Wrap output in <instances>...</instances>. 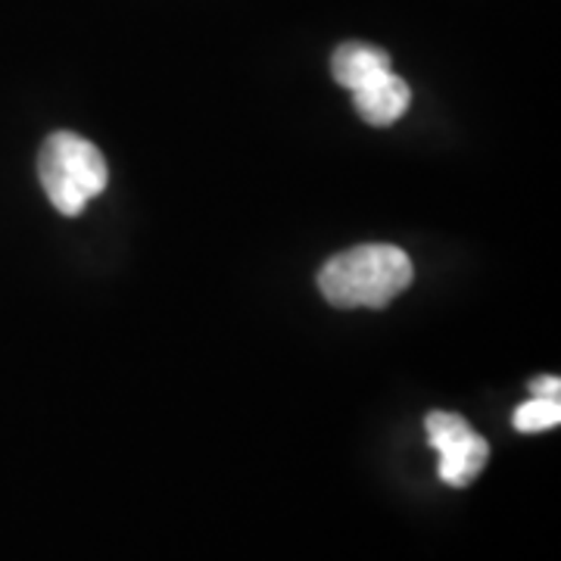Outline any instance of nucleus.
I'll return each instance as SVG.
<instances>
[{
  "instance_id": "1",
  "label": "nucleus",
  "mask_w": 561,
  "mask_h": 561,
  "mask_svg": "<svg viewBox=\"0 0 561 561\" xmlns=\"http://www.w3.org/2000/svg\"><path fill=\"white\" fill-rule=\"evenodd\" d=\"M415 268L400 247L365 243L343 250L321 265L319 290L337 309H383L412 284Z\"/></svg>"
},
{
  "instance_id": "4",
  "label": "nucleus",
  "mask_w": 561,
  "mask_h": 561,
  "mask_svg": "<svg viewBox=\"0 0 561 561\" xmlns=\"http://www.w3.org/2000/svg\"><path fill=\"white\" fill-rule=\"evenodd\" d=\"M353 101H356V110L368 125H393L405 116L412 91L393 69H387V72H378L375 79L359 84L353 91Z\"/></svg>"
},
{
  "instance_id": "7",
  "label": "nucleus",
  "mask_w": 561,
  "mask_h": 561,
  "mask_svg": "<svg viewBox=\"0 0 561 561\" xmlns=\"http://www.w3.org/2000/svg\"><path fill=\"white\" fill-rule=\"evenodd\" d=\"M530 390H534V397H549V400H559L561 393V381L556 375H542L537 381L530 383Z\"/></svg>"
},
{
  "instance_id": "5",
  "label": "nucleus",
  "mask_w": 561,
  "mask_h": 561,
  "mask_svg": "<svg viewBox=\"0 0 561 561\" xmlns=\"http://www.w3.org/2000/svg\"><path fill=\"white\" fill-rule=\"evenodd\" d=\"M387 69H393L390 66V54L381 50V47H375V44H362V41L341 44L334 50V60H331L334 81L341 88H346V91H356L359 84L375 79L378 72H387Z\"/></svg>"
},
{
  "instance_id": "2",
  "label": "nucleus",
  "mask_w": 561,
  "mask_h": 561,
  "mask_svg": "<svg viewBox=\"0 0 561 561\" xmlns=\"http://www.w3.org/2000/svg\"><path fill=\"white\" fill-rule=\"evenodd\" d=\"M38 179L47 201L62 216H81L84 206L106 187V160L88 138L76 131H54L41 144Z\"/></svg>"
},
{
  "instance_id": "6",
  "label": "nucleus",
  "mask_w": 561,
  "mask_h": 561,
  "mask_svg": "<svg viewBox=\"0 0 561 561\" xmlns=\"http://www.w3.org/2000/svg\"><path fill=\"white\" fill-rule=\"evenodd\" d=\"M515 427L522 434H540V431H549L561 421V402L549 400V397H534L530 402H524L515 409Z\"/></svg>"
},
{
  "instance_id": "3",
  "label": "nucleus",
  "mask_w": 561,
  "mask_h": 561,
  "mask_svg": "<svg viewBox=\"0 0 561 561\" xmlns=\"http://www.w3.org/2000/svg\"><path fill=\"white\" fill-rule=\"evenodd\" d=\"M427 440L440 453V478L449 486H468L490 459V443L471 431V424L453 412H431L424 421Z\"/></svg>"
}]
</instances>
